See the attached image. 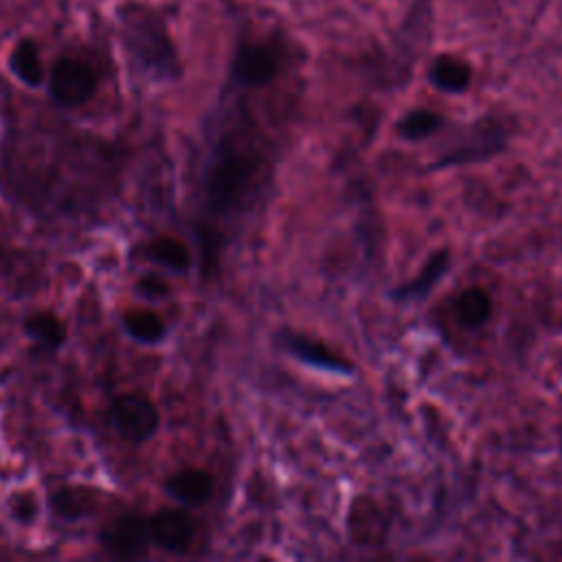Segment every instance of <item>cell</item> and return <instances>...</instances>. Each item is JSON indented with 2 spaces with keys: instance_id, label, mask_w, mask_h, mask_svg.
Here are the masks:
<instances>
[{
  "instance_id": "2",
  "label": "cell",
  "mask_w": 562,
  "mask_h": 562,
  "mask_svg": "<svg viewBox=\"0 0 562 562\" xmlns=\"http://www.w3.org/2000/svg\"><path fill=\"white\" fill-rule=\"evenodd\" d=\"M127 31V44L132 48V55L149 70L169 75V70H176V50L171 46V40L160 22H156L151 15H130L125 22Z\"/></svg>"
},
{
  "instance_id": "16",
  "label": "cell",
  "mask_w": 562,
  "mask_h": 562,
  "mask_svg": "<svg viewBox=\"0 0 562 562\" xmlns=\"http://www.w3.org/2000/svg\"><path fill=\"white\" fill-rule=\"evenodd\" d=\"M430 79L441 90L461 92L470 83V68L454 57H441L432 64Z\"/></svg>"
},
{
  "instance_id": "1",
  "label": "cell",
  "mask_w": 562,
  "mask_h": 562,
  "mask_svg": "<svg viewBox=\"0 0 562 562\" xmlns=\"http://www.w3.org/2000/svg\"><path fill=\"white\" fill-rule=\"evenodd\" d=\"M259 171V156L248 143L228 136L217 145V154L206 171L204 193L213 213L226 215L235 211L255 187Z\"/></svg>"
},
{
  "instance_id": "4",
  "label": "cell",
  "mask_w": 562,
  "mask_h": 562,
  "mask_svg": "<svg viewBox=\"0 0 562 562\" xmlns=\"http://www.w3.org/2000/svg\"><path fill=\"white\" fill-rule=\"evenodd\" d=\"M97 88L94 70L75 57H61L50 70V94L61 108L83 105Z\"/></svg>"
},
{
  "instance_id": "19",
  "label": "cell",
  "mask_w": 562,
  "mask_h": 562,
  "mask_svg": "<svg viewBox=\"0 0 562 562\" xmlns=\"http://www.w3.org/2000/svg\"><path fill=\"white\" fill-rule=\"evenodd\" d=\"M136 290L138 294H143L145 299H151V301H160L162 296L169 294V283L158 277V274H143L138 281H136Z\"/></svg>"
},
{
  "instance_id": "8",
  "label": "cell",
  "mask_w": 562,
  "mask_h": 562,
  "mask_svg": "<svg viewBox=\"0 0 562 562\" xmlns=\"http://www.w3.org/2000/svg\"><path fill=\"white\" fill-rule=\"evenodd\" d=\"M283 342H285V349L292 356H296L299 360H303L307 364H314V367H321V369H327V371H338V373H349L351 371L347 360L336 356L329 347H325L318 340L305 338V336L294 334V331H285Z\"/></svg>"
},
{
  "instance_id": "5",
  "label": "cell",
  "mask_w": 562,
  "mask_h": 562,
  "mask_svg": "<svg viewBox=\"0 0 562 562\" xmlns=\"http://www.w3.org/2000/svg\"><path fill=\"white\" fill-rule=\"evenodd\" d=\"M99 540L101 547L116 558L145 555L151 544L149 520L140 514H123L101 529Z\"/></svg>"
},
{
  "instance_id": "10",
  "label": "cell",
  "mask_w": 562,
  "mask_h": 562,
  "mask_svg": "<svg viewBox=\"0 0 562 562\" xmlns=\"http://www.w3.org/2000/svg\"><path fill=\"white\" fill-rule=\"evenodd\" d=\"M50 509L66 520H77L88 516L97 505L94 490L79 487V485H61L50 492L48 496Z\"/></svg>"
},
{
  "instance_id": "18",
  "label": "cell",
  "mask_w": 562,
  "mask_h": 562,
  "mask_svg": "<svg viewBox=\"0 0 562 562\" xmlns=\"http://www.w3.org/2000/svg\"><path fill=\"white\" fill-rule=\"evenodd\" d=\"M441 119L430 112V110H415L411 112L408 116L402 119L400 123V132L406 136V138H424L428 134H432L437 127H439Z\"/></svg>"
},
{
  "instance_id": "20",
  "label": "cell",
  "mask_w": 562,
  "mask_h": 562,
  "mask_svg": "<svg viewBox=\"0 0 562 562\" xmlns=\"http://www.w3.org/2000/svg\"><path fill=\"white\" fill-rule=\"evenodd\" d=\"M9 509L11 514L22 520V522H29L33 520V516L37 514V505H35V498L31 492H20L15 494L11 501H9Z\"/></svg>"
},
{
  "instance_id": "12",
  "label": "cell",
  "mask_w": 562,
  "mask_h": 562,
  "mask_svg": "<svg viewBox=\"0 0 562 562\" xmlns=\"http://www.w3.org/2000/svg\"><path fill=\"white\" fill-rule=\"evenodd\" d=\"M9 66L13 75L31 88H37L44 81V66L37 46L31 40H22L15 44V48L9 55Z\"/></svg>"
},
{
  "instance_id": "6",
  "label": "cell",
  "mask_w": 562,
  "mask_h": 562,
  "mask_svg": "<svg viewBox=\"0 0 562 562\" xmlns=\"http://www.w3.org/2000/svg\"><path fill=\"white\" fill-rule=\"evenodd\" d=\"M149 531H151V542L162 551L184 553L191 549L195 540L198 522L187 509L160 507L149 518Z\"/></svg>"
},
{
  "instance_id": "15",
  "label": "cell",
  "mask_w": 562,
  "mask_h": 562,
  "mask_svg": "<svg viewBox=\"0 0 562 562\" xmlns=\"http://www.w3.org/2000/svg\"><path fill=\"white\" fill-rule=\"evenodd\" d=\"M457 314L459 321L468 327L483 325L492 314V299L481 288H468L457 299Z\"/></svg>"
},
{
  "instance_id": "3",
  "label": "cell",
  "mask_w": 562,
  "mask_h": 562,
  "mask_svg": "<svg viewBox=\"0 0 562 562\" xmlns=\"http://www.w3.org/2000/svg\"><path fill=\"white\" fill-rule=\"evenodd\" d=\"M110 424L130 443H143L158 430L160 415L156 404L140 393H123L110 406Z\"/></svg>"
},
{
  "instance_id": "17",
  "label": "cell",
  "mask_w": 562,
  "mask_h": 562,
  "mask_svg": "<svg viewBox=\"0 0 562 562\" xmlns=\"http://www.w3.org/2000/svg\"><path fill=\"white\" fill-rule=\"evenodd\" d=\"M446 268H448V252H446V250H439V252H435V255L426 261V266L422 268V272H419L411 283H406L404 288H400L395 294L402 296V299H408V296H419V294L428 292V290L435 285V281H439V277L446 272Z\"/></svg>"
},
{
  "instance_id": "7",
  "label": "cell",
  "mask_w": 562,
  "mask_h": 562,
  "mask_svg": "<svg viewBox=\"0 0 562 562\" xmlns=\"http://www.w3.org/2000/svg\"><path fill=\"white\" fill-rule=\"evenodd\" d=\"M279 72V57L272 48L261 44H246L237 50L233 61V77L241 86L257 88L270 83Z\"/></svg>"
},
{
  "instance_id": "11",
  "label": "cell",
  "mask_w": 562,
  "mask_h": 562,
  "mask_svg": "<svg viewBox=\"0 0 562 562\" xmlns=\"http://www.w3.org/2000/svg\"><path fill=\"white\" fill-rule=\"evenodd\" d=\"M24 331L40 345L57 349L66 340V325L50 310H37L24 318Z\"/></svg>"
},
{
  "instance_id": "14",
  "label": "cell",
  "mask_w": 562,
  "mask_h": 562,
  "mask_svg": "<svg viewBox=\"0 0 562 562\" xmlns=\"http://www.w3.org/2000/svg\"><path fill=\"white\" fill-rule=\"evenodd\" d=\"M123 325L132 338L145 345L160 342L167 336L165 321L151 310H132L123 316Z\"/></svg>"
},
{
  "instance_id": "9",
  "label": "cell",
  "mask_w": 562,
  "mask_h": 562,
  "mask_svg": "<svg viewBox=\"0 0 562 562\" xmlns=\"http://www.w3.org/2000/svg\"><path fill=\"white\" fill-rule=\"evenodd\" d=\"M213 476L200 468H184L165 481V490L184 505H200L213 494Z\"/></svg>"
},
{
  "instance_id": "13",
  "label": "cell",
  "mask_w": 562,
  "mask_h": 562,
  "mask_svg": "<svg viewBox=\"0 0 562 562\" xmlns=\"http://www.w3.org/2000/svg\"><path fill=\"white\" fill-rule=\"evenodd\" d=\"M147 255L173 272H184L191 268L189 248L171 235H160V237L151 239L147 246Z\"/></svg>"
}]
</instances>
